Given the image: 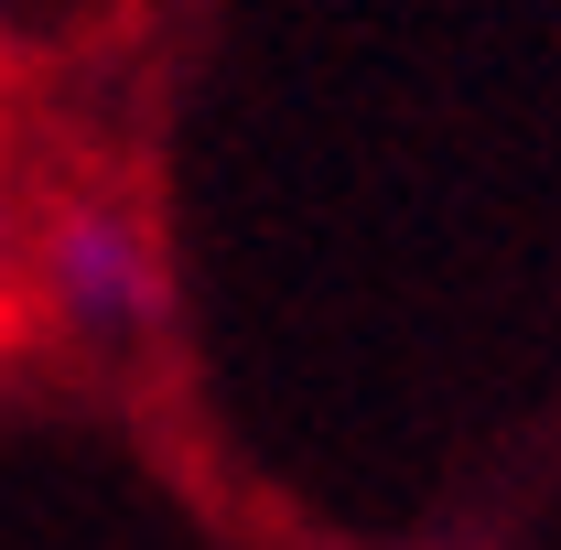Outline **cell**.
<instances>
[{"label": "cell", "instance_id": "obj_1", "mask_svg": "<svg viewBox=\"0 0 561 550\" xmlns=\"http://www.w3.org/2000/svg\"><path fill=\"white\" fill-rule=\"evenodd\" d=\"M44 291H55V313L87 324V335L140 324V302H151V249H140V227L119 206H76L66 227L44 238Z\"/></svg>", "mask_w": 561, "mask_h": 550}]
</instances>
